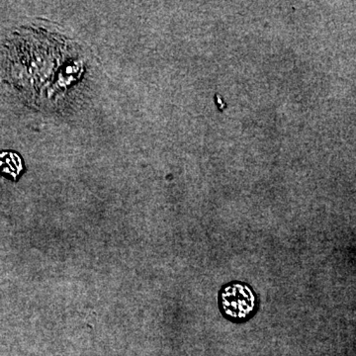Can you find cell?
<instances>
[{"mask_svg":"<svg viewBox=\"0 0 356 356\" xmlns=\"http://www.w3.org/2000/svg\"><path fill=\"white\" fill-rule=\"evenodd\" d=\"M222 309L229 318L245 320L255 308V297L247 285L233 283L221 293Z\"/></svg>","mask_w":356,"mask_h":356,"instance_id":"6da1fadb","label":"cell"},{"mask_svg":"<svg viewBox=\"0 0 356 356\" xmlns=\"http://www.w3.org/2000/svg\"><path fill=\"white\" fill-rule=\"evenodd\" d=\"M23 161L15 152H0V172L11 180H16L23 172Z\"/></svg>","mask_w":356,"mask_h":356,"instance_id":"7a4b0ae2","label":"cell"}]
</instances>
